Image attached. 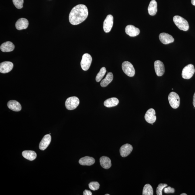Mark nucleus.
Wrapping results in <instances>:
<instances>
[{"label":"nucleus","mask_w":195,"mask_h":195,"mask_svg":"<svg viewBox=\"0 0 195 195\" xmlns=\"http://www.w3.org/2000/svg\"><path fill=\"white\" fill-rule=\"evenodd\" d=\"M7 106L9 109L14 111L19 112L22 110V106L20 103L16 101H9L7 103Z\"/></svg>","instance_id":"17"},{"label":"nucleus","mask_w":195,"mask_h":195,"mask_svg":"<svg viewBox=\"0 0 195 195\" xmlns=\"http://www.w3.org/2000/svg\"><path fill=\"white\" fill-rule=\"evenodd\" d=\"M170 106L173 109L179 108L180 104V98L179 95L174 92H172L168 97Z\"/></svg>","instance_id":"4"},{"label":"nucleus","mask_w":195,"mask_h":195,"mask_svg":"<svg viewBox=\"0 0 195 195\" xmlns=\"http://www.w3.org/2000/svg\"><path fill=\"white\" fill-rule=\"evenodd\" d=\"M114 23V18L112 15L107 16L104 22L103 28L105 32H109L111 30Z\"/></svg>","instance_id":"8"},{"label":"nucleus","mask_w":195,"mask_h":195,"mask_svg":"<svg viewBox=\"0 0 195 195\" xmlns=\"http://www.w3.org/2000/svg\"><path fill=\"white\" fill-rule=\"evenodd\" d=\"M193 105L195 108V93L194 94L193 97Z\"/></svg>","instance_id":"32"},{"label":"nucleus","mask_w":195,"mask_h":195,"mask_svg":"<svg viewBox=\"0 0 195 195\" xmlns=\"http://www.w3.org/2000/svg\"><path fill=\"white\" fill-rule=\"evenodd\" d=\"M155 111L153 108H150L147 111L145 115V118L146 121L149 124H153L156 119Z\"/></svg>","instance_id":"9"},{"label":"nucleus","mask_w":195,"mask_h":195,"mask_svg":"<svg viewBox=\"0 0 195 195\" xmlns=\"http://www.w3.org/2000/svg\"><path fill=\"white\" fill-rule=\"evenodd\" d=\"M122 68L123 72L126 75L130 77L134 76L135 70L133 65L131 63L125 61L123 63Z\"/></svg>","instance_id":"5"},{"label":"nucleus","mask_w":195,"mask_h":195,"mask_svg":"<svg viewBox=\"0 0 195 195\" xmlns=\"http://www.w3.org/2000/svg\"><path fill=\"white\" fill-rule=\"evenodd\" d=\"M51 140V137L50 135H45L39 143L40 149L41 150H45L50 144Z\"/></svg>","instance_id":"15"},{"label":"nucleus","mask_w":195,"mask_h":195,"mask_svg":"<svg viewBox=\"0 0 195 195\" xmlns=\"http://www.w3.org/2000/svg\"><path fill=\"white\" fill-rule=\"evenodd\" d=\"M133 148L131 145L125 144L120 148V155L123 157H125L129 156L132 151Z\"/></svg>","instance_id":"14"},{"label":"nucleus","mask_w":195,"mask_h":195,"mask_svg":"<svg viewBox=\"0 0 195 195\" xmlns=\"http://www.w3.org/2000/svg\"><path fill=\"white\" fill-rule=\"evenodd\" d=\"M142 195H153V190L152 186L150 185L147 184L145 185L143 188Z\"/></svg>","instance_id":"25"},{"label":"nucleus","mask_w":195,"mask_h":195,"mask_svg":"<svg viewBox=\"0 0 195 195\" xmlns=\"http://www.w3.org/2000/svg\"><path fill=\"white\" fill-rule=\"evenodd\" d=\"M84 195H92V193L91 192V191L85 190L83 192Z\"/></svg>","instance_id":"31"},{"label":"nucleus","mask_w":195,"mask_h":195,"mask_svg":"<svg viewBox=\"0 0 195 195\" xmlns=\"http://www.w3.org/2000/svg\"><path fill=\"white\" fill-rule=\"evenodd\" d=\"M191 3L193 5L195 6V0H191Z\"/></svg>","instance_id":"33"},{"label":"nucleus","mask_w":195,"mask_h":195,"mask_svg":"<svg viewBox=\"0 0 195 195\" xmlns=\"http://www.w3.org/2000/svg\"><path fill=\"white\" fill-rule=\"evenodd\" d=\"M89 187L91 190L95 191L98 190L100 185L98 182H91L89 183Z\"/></svg>","instance_id":"27"},{"label":"nucleus","mask_w":195,"mask_h":195,"mask_svg":"<svg viewBox=\"0 0 195 195\" xmlns=\"http://www.w3.org/2000/svg\"><path fill=\"white\" fill-rule=\"evenodd\" d=\"M88 13V10L85 5L80 4L76 5L70 13L69 20L70 23L73 25L81 24L87 19Z\"/></svg>","instance_id":"1"},{"label":"nucleus","mask_w":195,"mask_h":195,"mask_svg":"<svg viewBox=\"0 0 195 195\" xmlns=\"http://www.w3.org/2000/svg\"><path fill=\"white\" fill-rule=\"evenodd\" d=\"M154 68L156 75L162 76L165 72V68L163 63L160 60H156L154 62Z\"/></svg>","instance_id":"10"},{"label":"nucleus","mask_w":195,"mask_h":195,"mask_svg":"<svg viewBox=\"0 0 195 195\" xmlns=\"http://www.w3.org/2000/svg\"><path fill=\"white\" fill-rule=\"evenodd\" d=\"M167 185L166 183H160L158 185L157 188L156 189V194L158 195H162V190L164 188L167 186Z\"/></svg>","instance_id":"28"},{"label":"nucleus","mask_w":195,"mask_h":195,"mask_svg":"<svg viewBox=\"0 0 195 195\" xmlns=\"http://www.w3.org/2000/svg\"><path fill=\"white\" fill-rule=\"evenodd\" d=\"M125 31L126 33L130 37H135L140 33V30L139 29L132 25H128L126 26Z\"/></svg>","instance_id":"13"},{"label":"nucleus","mask_w":195,"mask_h":195,"mask_svg":"<svg viewBox=\"0 0 195 195\" xmlns=\"http://www.w3.org/2000/svg\"><path fill=\"white\" fill-rule=\"evenodd\" d=\"M164 192L165 193H173L175 192V189L169 186L167 188H166L164 189Z\"/></svg>","instance_id":"30"},{"label":"nucleus","mask_w":195,"mask_h":195,"mask_svg":"<svg viewBox=\"0 0 195 195\" xmlns=\"http://www.w3.org/2000/svg\"><path fill=\"white\" fill-rule=\"evenodd\" d=\"M100 163L101 166L104 169H108L111 166V162L108 157L103 156L100 158Z\"/></svg>","instance_id":"20"},{"label":"nucleus","mask_w":195,"mask_h":195,"mask_svg":"<svg viewBox=\"0 0 195 195\" xmlns=\"http://www.w3.org/2000/svg\"><path fill=\"white\" fill-rule=\"evenodd\" d=\"M113 79V75L111 72H109L107 74L106 77L103 79L101 83V85L102 87H106Z\"/></svg>","instance_id":"24"},{"label":"nucleus","mask_w":195,"mask_h":195,"mask_svg":"<svg viewBox=\"0 0 195 195\" xmlns=\"http://www.w3.org/2000/svg\"><path fill=\"white\" fill-rule=\"evenodd\" d=\"M119 103V101L116 98H111L105 101L104 103L105 106L107 108H111L116 106Z\"/></svg>","instance_id":"23"},{"label":"nucleus","mask_w":195,"mask_h":195,"mask_svg":"<svg viewBox=\"0 0 195 195\" xmlns=\"http://www.w3.org/2000/svg\"><path fill=\"white\" fill-rule=\"evenodd\" d=\"M174 22L180 29L186 31L189 29L188 22L184 18L179 16H175L173 18Z\"/></svg>","instance_id":"2"},{"label":"nucleus","mask_w":195,"mask_h":195,"mask_svg":"<svg viewBox=\"0 0 195 195\" xmlns=\"http://www.w3.org/2000/svg\"><path fill=\"white\" fill-rule=\"evenodd\" d=\"M0 49L3 52H11L14 50L15 46L12 42L7 41L2 44Z\"/></svg>","instance_id":"18"},{"label":"nucleus","mask_w":195,"mask_h":195,"mask_svg":"<svg viewBox=\"0 0 195 195\" xmlns=\"http://www.w3.org/2000/svg\"><path fill=\"white\" fill-rule=\"evenodd\" d=\"M13 3L16 8L21 9L23 7L24 0H12Z\"/></svg>","instance_id":"29"},{"label":"nucleus","mask_w":195,"mask_h":195,"mask_svg":"<svg viewBox=\"0 0 195 195\" xmlns=\"http://www.w3.org/2000/svg\"><path fill=\"white\" fill-rule=\"evenodd\" d=\"M180 195H187V194L186 193H182Z\"/></svg>","instance_id":"34"},{"label":"nucleus","mask_w":195,"mask_h":195,"mask_svg":"<svg viewBox=\"0 0 195 195\" xmlns=\"http://www.w3.org/2000/svg\"><path fill=\"white\" fill-rule=\"evenodd\" d=\"M80 104V100L77 97H72L67 99L65 106L67 109L72 110L75 109Z\"/></svg>","instance_id":"3"},{"label":"nucleus","mask_w":195,"mask_h":195,"mask_svg":"<svg viewBox=\"0 0 195 195\" xmlns=\"http://www.w3.org/2000/svg\"><path fill=\"white\" fill-rule=\"evenodd\" d=\"M159 39L161 43L164 45L173 43L174 41V39L173 36L165 32L160 33L159 35Z\"/></svg>","instance_id":"12"},{"label":"nucleus","mask_w":195,"mask_h":195,"mask_svg":"<svg viewBox=\"0 0 195 195\" xmlns=\"http://www.w3.org/2000/svg\"><path fill=\"white\" fill-rule=\"evenodd\" d=\"M29 25L28 21L25 18H20L16 23V28L18 30L26 29Z\"/></svg>","instance_id":"16"},{"label":"nucleus","mask_w":195,"mask_h":195,"mask_svg":"<svg viewBox=\"0 0 195 195\" xmlns=\"http://www.w3.org/2000/svg\"><path fill=\"white\" fill-rule=\"evenodd\" d=\"M106 72V68L103 67L101 68L98 74H97L96 77V81L97 82H100L104 77Z\"/></svg>","instance_id":"26"},{"label":"nucleus","mask_w":195,"mask_h":195,"mask_svg":"<svg viewBox=\"0 0 195 195\" xmlns=\"http://www.w3.org/2000/svg\"><path fill=\"white\" fill-rule=\"evenodd\" d=\"M92 58L89 53H86L82 57L81 62V66L82 69L85 71L89 69L91 66Z\"/></svg>","instance_id":"7"},{"label":"nucleus","mask_w":195,"mask_h":195,"mask_svg":"<svg viewBox=\"0 0 195 195\" xmlns=\"http://www.w3.org/2000/svg\"><path fill=\"white\" fill-rule=\"evenodd\" d=\"M195 70L193 65L189 64L185 67L182 70V77L185 79H189L193 76Z\"/></svg>","instance_id":"6"},{"label":"nucleus","mask_w":195,"mask_h":195,"mask_svg":"<svg viewBox=\"0 0 195 195\" xmlns=\"http://www.w3.org/2000/svg\"><path fill=\"white\" fill-rule=\"evenodd\" d=\"M22 155L26 159L32 161L36 159L37 157V154L34 151L31 150H26L22 152Z\"/></svg>","instance_id":"22"},{"label":"nucleus","mask_w":195,"mask_h":195,"mask_svg":"<svg viewBox=\"0 0 195 195\" xmlns=\"http://www.w3.org/2000/svg\"><path fill=\"white\" fill-rule=\"evenodd\" d=\"M95 162L94 158L88 156L84 157L80 159L79 160V164L83 166H90L93 165Z\"/></svg>","instance_id":"19"},{"label":"nucleus","mask_w":195,"mask_h":195,"mask_svg":"<svg viewBox=\"0 0 195 195\" xmlns=\"http://www.w3.org/2000/svg\"><path fill=\"white\" fill-rule=\"evenodd\" d=\"M105 195H110V194H105Z\"/></svg>","instance_id":"35"},{"label":"nucleus","mask_w":195,"mask_h":195,"mask_svg":"<svg viewBox=\"0 0 195 195\" xmlns=\"http://www.w3.org/2000/svg\"><path fill=\"white\" fill-rule=\"evenodd\" d=\"M13 64L12 63L8 61L1 63L0 64V72L2 74H6L10 72L12 70Z\"/></svg>","instance_id":"11"},{"label":"nucleus","mask_w":195,"mask_h":195,"mask_svg":"<svg viewBox=\"0 0 195 195\" xmlns=\"http://www.w3.org/2000/svg\"><path fill=\"white\" fill-rule=\"evenodd\" d=\"M149 14L151 16H154L157 12V3L155 0H152L150 2L148 8Z\"/></svg>","instance_id":"21"}]
</instances>
